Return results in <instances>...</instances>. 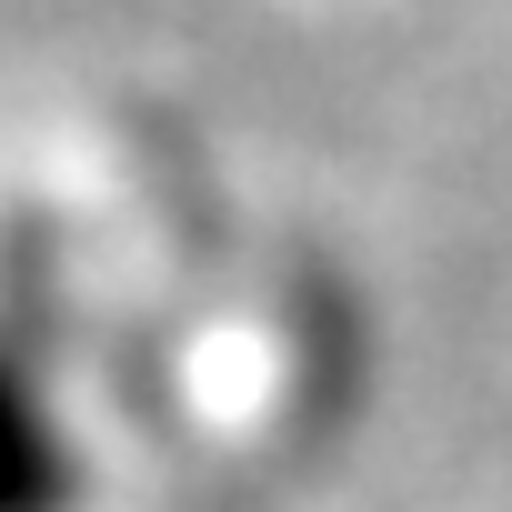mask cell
Wrapping results in <instances>:
<instances>
[{
  "label": "cell",
  "instance_id": "cell-1",
  "mask_svg": "<svg viewBox=\"0 0 512 512\" xmlns=\"http://www.w3.org/2000/svg\"><path fill=\"white\" fill-rule=\"evenodd\" d=\"M0 512H81V442L11 342H0Z\"/></svg>",
  "mask_w": 512,
  "mask_h": 512
}]
</instances>
